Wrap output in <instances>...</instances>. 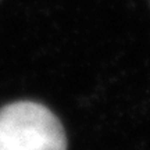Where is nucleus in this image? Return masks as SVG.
Returning a JSON list of instances; mask_svg holds the SVG:
<instances>
[{"label":"nucleus","mask_w":150,"mask_h":150,"mask_svg":"<svg viewBox=\"0 0 150 150\" xmlns=\"http://www.w3.org/2000/svg\"><path fill=\"white\" fill-rule=\"evenodd\" d=\"M0 138L10 150H67L59 118L35 102H16L0 108Z\"/></svg>","instance_id":"1"},{"label":"nucleus","mask_w":150,"mask_h":150,"mask_svg":"<svg viewBox=\"0 0 150 150\" xmlns=\"http://www.w3.org/2000/svg\"><path fill=\"white\" fill-rule=\"evenodd\" d=\"M0 150H10V149H8V146L3 142V139H1V138H0Z\"/></svg>","instance_id":"2"}]
</instances>
